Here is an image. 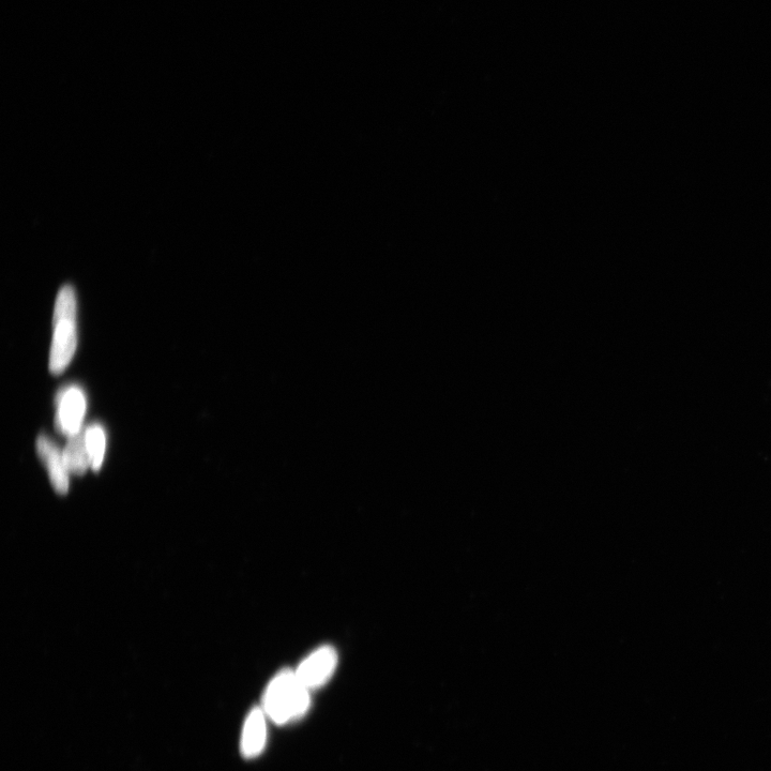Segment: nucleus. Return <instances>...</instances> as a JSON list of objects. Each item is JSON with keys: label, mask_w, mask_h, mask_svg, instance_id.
<instances>
[{"label": "nucleus", "mask_w": 771, "mask_h": 771, "mask_svg": "<svg viewBox=\"0 0 771 771\" xmlns=\"http://www.w3.org/2000/svg\"><path fill=\"white\" fill-rule=\"evenodd\" d=\"M64 457L70 474L83 475L90 464L89 453L85 442V434L81 431L69 437L64 450Z\"/></svg>", "instance_id": "0eeeda50"}, {"label": "nucleus", "mask_w": 771, "mask_h": 771, "mask_svg": "<svg viewBox=\"0 0 771 771\" xmlns=\"http://www.w3.org/2000/svg\"><path fill=\"white\" fill-rule=\"evenodd\" d=\"M85 442L89 453L90 464L93 470L98 472L102 466L105 453V444L107 438L102 427L93 425L88 427L85 432Z\"/></svg>", "instance_id": "6e6552de"}, {"label": "nucleus", "mask_w": 771, "mask_h": 771, "mask_svg": "<svg viewBox=\"0 0 771 771\" xmlns=\"http://www.w3.org/2000/svg\"><path fill=\"white\" fill-rule=\"evenodd\" d=\"M338 655L334 648L323 646L302 661L295 671L300 683L309 690L324 686L334 675Z\"/></svg>", "instance_id": "7ed1b4c3"}, {"label": "nucleus", "mask_w": 771, "mask_h": 771, "mask_svg": "<svg viewBox=\"0 0 771 771\" xmlns=\"http://www.w3.org/2000/svg\"><path fill=\"white\" fill-rule=\"evenodd\" d=\"M38 456L48 468L53 488L58 494H66L69 490V471L66 465L64 451L50 440L47 435H40L37 440Z\"/></svg>", "instance_id": "39448f33"}, {"label": "nucleus", "mask_w": 771, "mask_h": 771, "mask_svg": "<svg viewBox=\"0 0 771 771\" xmlns=\"http://www.w3.org/2000/svg\"><path fill=\"white\" fill-rule=\"evenodd\" d=\"M267 716L262 707H255L248 715L240 749L246 759H254L264 751L267 740Z\"/></svg>", "instance_id": "423d86ee"}, {"label": "nucleus", "mask_w": 771, "mask_h": 771, "mask_svg": "<svg viewBox=\"0 0 771 771\" xmlns=\"http://www.w3.org/2000/svg\"><path fill=\"white\" fill-rule=\"evenodd\" d=\"M310 690L291 670L280 672L268 685L263 699L264 712L279 725L304 717L310 708Z\"/></svg>", "instance_id": "f257e3e1"}, {"label": "nucleus", "mask_w": 771, "mask_h": 771, "mask_svg": "<svg viewBox=\"0 0 771 771\" xmlns=\"http://www.w3.org/2000/svg\"><path fill=\"white\" fill-rule=\"evenodd\" d=\"M56 428L58 432L71 437L81 432L86 412V400L79 387H70L58 396Z\"/></svg>", "instance_id": "20e7f679"}, {"label": "nucleus", "mask_w": 771, "mask_h": 771, "mask_svg": "<svg viewBox=\"0 0 771 771\" xmlns=\"http://www.w3.org/2000/svg\"><path fill=\"white\" fill-rule=\"evenodd\" d=\"M53 325L50 371L58 375L68 367L78 345L77 297L71 285H65L58 293Z\"/></svg>", "instance_id": "f03ea898"}]
</instances>
